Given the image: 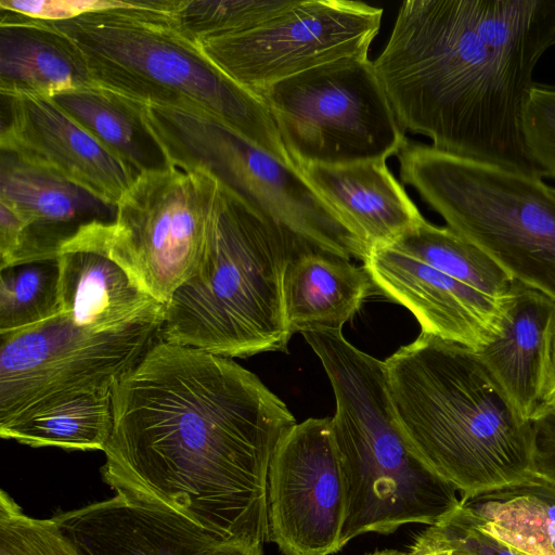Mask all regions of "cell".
I'll return each instance as SVG.
<instances>
[{
    "instance_id": "15",
    "label": "cell",
    "mask_w": 555,
    "mask_h": 555,
    "mask_svg": "<svg viewBox=\"0 0 555 555\" xmlns=\"http://www.w3.org/2000/svg\"><path fill=\"white\" fill-rule=\"evenodd\" d=\"M0 202L20 218L15 247L0 269L54 260L86 231L113 224L117 205L66 177L1 150Z\"/></svg>"
},
{
    "instance_id": "10",
    "label": "cell",
    "mask_w": 555,
    "mask_h": 555,
    "mask_svg": "<svg viewBox=\"0 0 555 555\" xmlns=\"http://www.w3.org/2000/svg\"><path fill=\"white\" fill-rule=\"evenodd\" d=\"M298 168L387 159L409 141L369 57H349L257 93Z\"/></svg>"
},
{
    "instance_id": "26",
    "label": "cell",
    "mask_w": 555,
    "mask_h": 555,
    "mask_svg": "<svg viewBox=\"0 0 555 555\" xmlns=\"http://www.w3.org/2000/svg\"><path fill=\"white\" fill-rule=\"evenodd\" d=\"M57 282L56 259L0 269V335L59 313Z\"/></svg>"
},
{
    "instance_id": "8",
    "label": "cell",
    "mask_w": 555,
    "mask_h": 555,
    "mask_svg": "<svg viewBox=\"0 0 555 555\" xmlns=\"http://www.w3.org/2000/svg\"><path fill=\"white\" fill-rule=\"evenodd\" d=\"M172 166L202 169L261 217L317 250L365 261L370 249L300 170L202 113L145 105Z\"/></svg>"
},
{
    "instance_id": "16",
    "label": "cell",
    "mask_w": 555,
    "mask_h": 555,
    "mask_svg": "<svg viewBox=\"0 0 555 555\" xmlns=\"http://www.w3.org/2000/svg\"><path fill=\"white\" fill-rule=\"evenodd\" d=\"M0 150L44 166L117 205L140 177L52 99L1 94Z\"/></svg>"
},
{
    "instance_id": "9",
    "label": "cell",
    "mask_w": 555,
    "mask_h": 555,
    "mask_svg": "<svg viewBox=\"0 0 555 555\" xmlns=\"http://www.w3.org/2000/svg\"><path fill=\"white\" fill-rule=\"evenodd\" d=\"M375 288L405 307L422 333L481 350L500 333L513 279L449 227L423 220L363 262Z\"/></svg>"
},
{
    "instance_id": "1",
    "label": "cell",
    "mask_w": 555,
    "mask_h": 555,
    "mask_svg": "<svg viewBox=\"0 0 555 555\" xmlns=\"http://www.w3.org/2000/svg\"><path fill=\"white\" fill-rule=\"evenodd\" d=\"M112 400L101 473L117 495L178 514L221 540L269 541L268 470L296 421L256 374L158 338Z\"/></svg>"
},
{
    "instance_id": "13",
    "label": "cell",
    "mask_w": 555,
    "mask_h": 555,
    "mask_svg": "<svg viewBox=\"0 0 555 555\" xmlns=\"http://www.w3.org/2000/svg\"><path fill=\"white\" fill-rule=\"evenodd\" d=\"M383 10L349 0H295L245 31L205 41V55L234 81L258 93L302 72L349 57H369Z\"/></svg>"
},
{
    "instance_id": "19",
    "label": "cell",
    "mask_w": 555,
    "mask_h": 555,
    "mask_svg": "<svg viewBox=\"0 0 555 555\" xmlns=\"http://www.w3.org/2000/svg\"><path fill=\"white\" fill-rule=\"evenodd\" d=\"M298 169L370 250L392 244L424 220L386 159Z\"/></svg>"
},
{
    "instance_id": "18",
    "label": "cell",
    "mask_w": 555,
    "mask_h": 555,
    "mask_svg": "<svg viewBox=\"0 0 555 555\" xmlns=\"http://www.w3.org/2000/svg\"><path fill=\"white\" fill-rule=\"evenodd\" d=\"M103 227L86 231L57 257L59 312L96 333L163 321L165 305L142 291L101 246Z\"/></svg>"
},
{
    "instance_id": "21",
    "label": "cell",
    "mask_w": 555,
    "mask_h": 555,
    "mask_svg": "<svg viewBox=\"0 0 555 555\" xmlns=\"http://www.w3.org/2000/svg\"><path fill=\"white\" fill-rule=\"evenodd\" d=\"M0 12L1 94L51 98L96 85L68 36L49 22Z\"/></svg>"
},
{
    "instance_id": "2",
    "label": "cell",
    "mask_w": 555,
    "mask_h": 555,
    "mask_svg": "<svg viewBox=\"0 0 555 555\" xmlns=\"http://www.w3.org/2000/svg\"><path fill=\"white\" fill-rule=\"evenodd\" d=\"M555 46V0H408L373 62L405 131L457 156L542 173L521 129Z\"/></svg>"
},
{
    "instance_id": "22",
    "label": "cell",
    "mask_w": 555,
    "mask_h": 555,
    "mask_svg": "<svg viewBox=\"0 0 555 555\" xmlns=\"http://www.w3.org/2000/svg\"><path fill=\"white\" fill-rule=\"evenodd\" d=\"M375 287L363 266L312 251L295 258L283 279L287 328L295 333L341 330Z\"/></svg>"
},
{
    "instance_id": "28",
    "label": "cell",
    "mask_w": 555,
    "mask_h": 555,
    "mask_svg": "<svg viewBox=\"0 0 555 555\" xmlns=\"http://www.w3.org/2000/svg\"><path fill=\"white\" fill-rule=\"evenodd\" d=\"M0 555H81L52 519L28 516L0 491Z\"/></svg>"
},
{
    "instance_id": "31",
    "label": "cell",
    "mask_w": 555,
    "mask_h": 555,
    "mask_svg": "<svg viewBox=\"0 0 555 555\" xmlns=\"http://www.w3.org/2000/svg\"><path fill=\"white\" fill-rule=\"evenodd\" d=\"M132 0H0V10L43 21L63 22L127 8Z\"/></svg>"
},
{
    "instance_id": "29",
    "label": "cell",
    "mask_w": 555,
    "mask_h": 555,
    "mask_svg": "<svg viewBox=\"0 0 555 555\" xmlns=\"http://www.w3.org/2000/svg\"><path fill=\"white\" fill-rule=\"evenodd\" d=\"M404 555L526 554L479 528L457 507L422 531Z\"/></svg>"
},
{
    "instance_id": "27",
    "label": "cell",
    "mask_w": 555,
    "mask_h": 555,
    "mask_svg": "<svg viewBox=\"0 0 555 555\" xmlns=\"http://www.w3.org/2000/svg\"><path fill=\"white\" fill-rule=\"evenodd\" d=\"M295 0H181L177 29L191 41H205L254 28L289 8Z\"/></svg>"
},
{
    "instance_id": "4",
    "label": "cell",
    "mask_w": 555,
    "mask_h": 555,
    "mask_svg": "<svg viewBox=\"0 0 555 555\" xmlns=\"http://www.w3.org/2000/svg\"><path fill=\"white\" fill-rule=\"evenodd\" d=\"M312 251L220 184L204 258L165 305L159 338L229 359L286 351L284 274Z\"/></svg>"
},
{
    "instance_id": "6",
    "label": "cell",
    "mask_w": 555,
    "mask_h": 555,
    "mask_svg": "<svg viewBox=\"0 0 555 555\" xmlns=\"http://www.w3.org/2000/svg\"><path fill=\"white\" fill-rule=\"evenodd\" d=\"M321 363L336 401L332 430L345 493L340 547L367 532L430 526L455 511L459 491L416 454L399 425L385 362L344 343Z\"/></svg>"
},
{
    "instance_id": "17",
    "label": "cell",
    "mask_w": 555,
    "mask_h": 555,
    "mask_svg": "<svg viewBox=\"0 0 555 555\" xmlns=\"http://www.w3.org/2000/svg\"><path fill=\"white\" fill-rule=\"evenodd\" d=\"M52 519L81 555H264L262 546L218 539L178 514L117 494Z\"/></svg>"
},
{
    "instance_id": "7",
    "label": "cell",
    "mask_w": 555,
    "mask_h": 555,
    "mask_svg": "<svg viewBox=\"0 0 555 555\" xmlns=\"http://www.w3.org/2000/svg\"><path fill=\"white\" fill-rule=\"evenodd\" d=\"M402 182L508 275L555 300V194L543 177L409 143Z\"/></svg>"
},
{
    "instance_id": "3",
    "label": "cell",
    "mask_w": 555,
    "mask_h": 555,
    "mask_svg": "<svg viewBox=\"0 0 555 555\" xmlns=\"http://www.w3.org/2000/svg\"><path fill=\"white\" fill-rule=\"evenodd\" d=\"M384 362L406 440L461 496L531 473V421L477 351L421 332Z\"/></svg>"
},
{
    "instance_id": "25",
    "label": "cell",
    "mask_w": 555,
    "mask_h": 555,
    "mask_svg": "<svg viewBox=\"0 0 555 555\" xmlns=\"http://www.w3.org/2000/svg\"><path fill=\"white\" fill-rule=\"evenodd\" d=\"M113 427L112 390H102L64 399L0 427V436L33 448L103 451Z\"/></svg>"
},
{
    "instance_id": "24",
    "label": "cell",
    "mask_w": 555,
    "mask_h": 555,
    "mask_svg": "<svg viewBox=\"0 0 555 555\" xmlns=\"http://www.w3.org/2000/svg\"><path fill=\"white\" fill-rule=\"evenodd\" d=\"M50 99L140 176L172 166L147 125L144 104L99 85Z\"/></svg>"
},
{
    "instance_id": "5",
    "label": "cell",
    "mask_w": 555,
    "mask_h": 555,
    "mask_svg": "<svg viewBox=\"0 0 555 555\" xmlns=\"http://www.w3.org/2000/svg\"><path fill=\"white\" fill-rule=\"evenodd\" d=\"M180 1L132 0L127 8L49 23L77 44L96 85L147 106L209 115L294 165L261 98L177 29Z\"/></svg>"
},
{
    "instance_id": "33",
    "label": "cell",
    "mask_w": 555,
    "mask_h": 555,
    "mask_svg": "<svg viewBox=\"0 0 555 555\" xmlns=\"http://www.w3.org/2000/svg\"><path fill=\"white\" fill-rule=\"evenodd\" d=\"M545 410H555V324L553 326L550 341L548 361L542 399L535 414Z\"/></svg>"
},
{
    "instance_id": "34",
    "label": "cell",
    "mask_w": 555,
    "mask_h": 555,
    "mask_svg": "<svg viewBox=\"0 0 555 555\" xmlns=\"http://www.w3.org/2000/svg\"><path fill=\"white\" fill-rule=\"evenodd\" d=\"M366 555H404L403 552H399L396 550H383V551H376Z\"/></svg>"
},
{
    "instance_id": "12",
    "label": "cell",
    "mask_w": 555,
    "mask_h": 555,
    "mask_svg": "<svg viewBox=\"0 0 555 555\" xmlns=\"http://www.w3.org/2000/svg\"><path fill=\"white\" fill-rule=\"evenodd\" d=\"M162 323L96 333L59 312L0 335V427L67 398L113 390L159 338Z\"/></svg>"
},
{
    "instance_id": "11",
    "label": "cell",
    "mask_w": 555,
    "mask_h": 555,
    "mask_svg": "<svg viewBox=\"0 0 555 555\" xmlns=\"http://www.w3.org/2000/svg\"><path fill=\"white\" fill-rule=\"evenodd\" d=\"M220 184L202 169L171 166L142 173L117 204L101 246L133 282L166 305L202 262Z\"/></svg>"
},
{
    "instance_id": "30",
    "label": "cell",
    "mask_w": 555,
    "mask_h": 555,
    "mask_svg": "<svg viewBox=\"0 0 555 555\" xmlns=\"http://www.w3.org/2000/svg\"><path fill=\"white\" fill-rule=\"evenodd\" d=\"M527 152L542 176L555 179V87L534 83L522 109Z\"/></svg>"
},
{
    "instance_id": "14",
    "label": "cell",
    "mask_w": 555,
    "mask_h": 555,
    "mask_svg": "<svg viewBox=\"0 0 555 555\" xmlns=\"http://www.w3.org/2000/svg\"><path fill=\"white\" fill-rule=\"evenodd\" d=\"M269 541L284 555L340 547L345 493L332 417L296 423L279 441L267 480Z\"/></svg>"
},
{
    "instance_id": "32",
    "label": "cell",
    "mask_w": 555,
    "mask_h": 555,
    "mask_svg": "<svg viewBox=\"0 0 555 555\" xmlns=\"http://www.w3.org/2000/svg\"><path fill=\"white\" fill-rule=\"evenodd\" d=\"M531 427V473L555 483V410L538 412Z\"/></svg>"
},
{
    "instance_id": "35",
    "label": "cell",
    "mask_w": 555,
    "mask_h": 555,
    "mask_svg": "<svg viewBox=\"0 0 555 555\" xmlns=\"http://www.w3.org/2000/svg\"><path fill=\"white\" fill-rule=\"evenodd\" d=\"M553 192H554V194H555V188H553Z\"/></svg>"
},
{
    "instance_id": "23",
    "label": "cell",
    "mask_w": 555,
    "mask_h": 555,
    "mask_svg": "<svg viewBox=\"0 0 555 555\" xmlns=\"http://www.w3.org/2000/svg\"><path fill=\"white\" fill-rule=\"evenodd\" d=\"M479 528L526 555H555V483L532 473L498 488L461 496Z\"/></svg>"
},
{
    "instance_id": "20",
    "label": "cell",
    "mask_w": 555,
    "mask_h": 555,
    "mask_svg": "<svg viewBox=\"0 0 555 555\" xmlns=\"http://www.w3.org/2000/svg\"><path fill=\"white\" fill-rule=\"evenodd\" d=\"M555 300L513 280L496 337L477 351L520 415L531 421L545 384Z\"/></svg>"
}]
</instances>
